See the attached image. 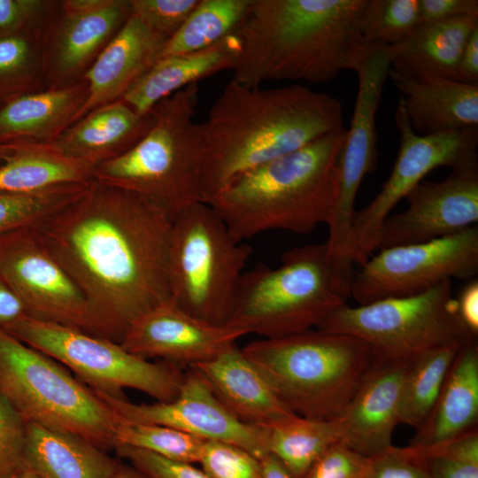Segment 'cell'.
<instances>
[{
    "instance_id": "cell-1",
    "label": "cell",
    "mask_w": 478,
    "mask_h": 478,
    "mask_svg": "<svg viewBox=\"0 0 478 478\" xmlns=\"http://www.w3.org/2000/svg\"><path fill=\"white\" fill-rule=\"evenodd\" d=\"M173 219L161 203L93 179L34 227L84 293L104 337L120 343L135 320L170 300Z\"/></svg>"
},
{
    "instance_id": "cell-2",
    "label": "cell",
    "mask_w": 478,
    "mask_h": 478,
    "mask_svg": "<svg viewBox=\"0 0 478 478\" xmlns=\"http://www.w3.org/2000/svg\"><path fill=\"white\" fill-rule=\"evenodd\" d=\"M200 200L246 173L343 129L335 96L301 84L262 89L231 80L198 123Z\"/></svg>"
},
{
    "instance_id": "cell-3",
    "label": "cell",
    "mask_w": 478,
    "mask_h": 478,
    "mask_svg": "<svg viewBox=\"0 0 478 478\" xmlns=\"http://www.w3.org/2000/svg\"><path fill=\"white\" fill-rule=\"evenodd\" d=\"M366 0H251L235 32V81L324 83L355 71L368 47L361 34Z\"/></svg>"
},
{
    "instance_id": "cell-4",
    "label": "cell",
    "mask_w": 478,
    "mask_h": 478,
    "mask_svg": "<svg viewBox=\"0 0 478 478\" xmlns=\"http://www.w3.org/2000/svg\"><path fill=\"white\" fill-rule=\"evenodd\" d=\"M341 129L235 180L210 204L240 242L280 229L312 233L328 224L339 196Z\"/></svg>"
},
{
    "instance_id": "cell-5",
    "label": "cell",
    "mask_w": 478,
    "mask_h": 478,
    "mask_svg": "<svg viewBox=\"0 0 478 478\" xmlns=\"http://www.w3.org/2000/svg\"><path fill=\"white\" fill-rule=\"evenodd\" d=\"M241 349L291 412L327 420L343 415L374 359L363 340L318 328Z\"/></svg>"
},
{
    "instance_id": "cell-6",
    "label": "cell",
    "mask_w": 478,
    "mask_h": 478,
    "mask_svg": "<svg viewBox=\"0 0 478 478\" xmlns=\"http://www.w3.org/2000/svg\"><path fill=\"white\" fill-rule=\"evenodd\" d=\"M326 243L295 247L276 268L258 264L244 271L226 325L271 339L319 325L346 304Z\"/></svg>"
},
{
    "instance_id": "cell-7",
    "label": "cell",
    "mask_w": 478,
    "mask_h": 478,
    "mask_svg": "<svg viewBox=\"0 0 478 478\" xmlns=\"http://www.w3.org/2000/svg\"><path fill=\"white\" fill-rule=\"evenodd\" d=\"M198 93L194 83L157 103L145 136L125 154L97 166L93 179L150 197L173 217L201 202L200 139L194 120Z\"/></svg>"
},
{
    "instance_id": "cell-8",
    "label": "cell",
    "mask_w": 478,
    "mask_h": 478,
    "mask_svg": "<svg viewBox=\"0 0 478 478\" xmlns=\"http://www.w3.org/2000/svg\"><path fill=\"white\" fill-rule=\"evenodd\" d=\"M0 395L26 421L114 448L119 416L66 367L2 328Z\"/></svg>"
},
{
    "instance_id": "cell-9",
    "label": "cell",
    "mask_w": 478,
    "mask_h": 478,
    "mask_svg": "<svg viewBox=\"0 0 478 478\" xmlns=\"http://www.w3.org/2000/svg\"><path fill=\"white\" fill-rule=\"evenodd\" d=\"M252 248L237 241L208 204L197 202L172 223L170 301L204 322L226 325Z\"/></svg>"
},
{
    "instance_id": "cell-10",
    "label": "cell",
    "mask_w": 478,
    "mask_h": 478,
    "mask_svg": "<svg viewBox=\"0 0 478 478\" xmlns=\"http://www.w3.org/2000/svg\"><path fill=\"white\" fill-rule=\"evenodd\" d=\"M51 357L93 391L126 397L125 389L170 402L179 393L184 372L127 351L119 342L83 330L25 316L4 328Z\"/></svg>"
},
{
    "instance_id": "cell-11",
    "label": "cell",
    "mask_w": 478,
    "mask_h": 478,
    "mask_svg": "<svg viewBox=\"0 0 478 478\" xmlns=\"http://www.w3.org/2000/svg\"><path fill=\"white\" fill-rule=\"evenodd\" d=\"M317 328L356 336L371 347L374 356L403 361L436 348L477 340L458 318L451 281L416 296L356 307L344 304Z\"/></svg>"
},
{
    "instance_id": "cell-12",
    "label": "cell",
    "mask_w": 478,
    "mask_h": 478,
    "mask_svg": "<svg viewBox=\"0 0 478 478\" xmlns=\"http://www.w3.org/2000/svg\"><path fill=\"white\" fill-rule=\"evenodd\" d=\"M400 147L392 171L377 196L356 211L346 241V257L362 266L376 251V237L390 211L432 170L478 164V129L419 135L400 101L395 111Z\"/></svg>"
},
{
    "instance_id": "cell-13",
    "label": "cell",
    "mask_w": 478,
    "mask_h": 478,
    "mask_svg": "<svg viewBox=\"0 0 478 478\" xmlns=\"http://www.w3.org/2000/svg\"><path fill=\"white\" fill-rule=\"evenodd\" d=\"M478 273V228L432 241L380 250L353 274L351 296L359 305L426 292L452 278Z\"/></svg>"
},
{
    "instance_id": "cell-14",
    "label": "cell",
    "mask_w": 478,
    "mask_h": 478,
    "mask_svg": "<svg viewBox=\"0 0 478 478\" xmlns=\"http://www.w3.org/2000/svg\"><path fill=\"white\" fill-rule=\"evenodd\" d=\"M0 276L28 317L104 337L84 293L34 226L0 235Z\"/></svg>"
},
{
    "instance_id": "cell-15",
    "label": "cell",
    "mask_w": 478,
    "mask_h": 478,
    "mask_svg": "<svg viewBox=\"0 0 478 478\" xmlns=\"http://www.w3.org/2000/svg\"><path fill=\"white\" fill-rule=\"evenodd\" d=\"M386 47H370L356 70L358 92L350 128L338 158L339 196L327 224L326 242L332 260L348 263L346 241L355 213L358 189L367 173L376 168L378 157L375 116L389 74Z\"/></svg>"
},
{
    "instance_id": "cell-16",
    "label": "cell",
    "mask_w": 478,
    "mask_h": 478,
    "mask_svg": "<svg viewBox=\"0 0 478 478\" xmlns=\"http://www.w3.org/2000/svg\"><path fill=\"white\" fill-rule=\"evenodd\" d=\"M94 392L125 420L163 425L203 440L227 442L259 459L269 453L267 428L251 426L236 419L193 367L184 372L179 393L170 402L135 404L126 397Z\"/></svg>"
},
{
    "instance_id": "cell-17",
    "label": "cell",
    "mask_w": 478,
    "mask_h": 478,
    "mask_svg": "<svg viewBox=\"0 0 478 478\" xmlns=\"http://www.w3.org/2000/svg\"><path fill=\"white\" fill-rule=\"evenodd\" d=\"M405 198V211L388 216L381 225L376 250L425 243L475 226L478 164L452 169L441 181L423 180Z\"/></svg>"
},
{
    "instance_id": "cell-18",
    "label": "cell",
    "mask_w": 478,
    "mask_h": 478,
    "mask_svg": "<svg viewBox=\"0 0 478 478\" xmlns=\"http://www.w3.org/2000/svg\"><path fill=\"white\" fill-rule=\"evenodd\" d=\"M132 15L130 0H64L45 42V89L82 79Z\"/></svg>"
},
{
    "instance_id": "cell-19",
    "label": "cell",
    "mask_w": 478,
    "mask_h": 478,
    "mask_svg": "<svg viewBox=\"0 0 478 478\" xmlns=\"http://www.w3.org/2000/svg\"><path fill=\"white\" fill-rule=\"evenodd\" d=\"M243 335L227 325L198 320L169 300L135 320L120 343L141 358L189 368L217 357Z\"/></svg>"
},
{
    "instance_id": "cell-20",
    "label": "cell",
    "mask_w": 478,
    "mask_h": 478,
    "mask_svg": "<svg viewBox=\"0 0 478 478\" xmlns=\"http://www.w3.org/2000/svg\"><path fill=\"white\" fill-rule=\"evenodd\" d=\"M409 362L374 356L340 417L343 443L369 458L393 445V432L400 423V397Z\"/></svg>"
},
{
    "instance_id": "cell-21",
    "label": "cell",
    "mask_w": 478,
    "mask_h": 478,
    "mask_svg": "<svg viewBox=\"0 0 478 478\" xmlns=\"http://www.w3.org/2000/svg\"><path fill=\"white\" fill-rule=\"evenodd\" d=\"M167 41L132 14L83 75L89 96L73 123L121 99L160 58Z\"/></svg>"
},
{
    "instance_id": "cell-22",
    "label": "cell",
    "mask_w": 478,
    "mask_h": 478,
    "mask_svg": "<svg viewBox=\"0 0 478 478\" xmlns=\"http://www.w3.org/2000/svg\"><path fill=\"white\" fill-rule=\"evenodd\" d=\"M192 367L223 406L245 424L269 428L295 414L281 403L260 370L237 344Z\"/></svg>"
},
{
    "instance_id": "cell-23",
    "label": "cell",
    "mask_w": 478,
    "mask_h": 478,
    "mask_svg": "<svg viewBox=\"0 0 478 478\" xmlns=\"http://www.w3.org/2000/svg\"><path fill=\"white\" fill-rule=\"evenodd\" d=\"M153 123L150 112L140 114L120 99L89 112L50 145L95 169L135 147Z\"/></svg>"
},
{
    "instance_id": "cell-24",
    "label": "cell",
    "mask_w": 478,
    "mask_h": 478,
    "mask_svg": "<svg viewBox=\"0 0 478 478\" xmlns=\"http://www.w3.org/2000/svg\"><path fill=\"white\" fill-rule=\"evenodd\" d=\"M406 118L422 135L478 129V85L454 80H416L389 70Z\"/></svg>"
},
{
    "instance_id": "cell-25",
    "label": "cell",
    "mask_w": 478,
    "mask_h": 478,
    "mask_svg": "<svg viewBox=\"0 0 478 478\" xmlns=\"http://www.w3.org/2000/svg\"><path fill=\"white\" fill-rule=\"evenodd\" d=\"M88 96V81L81 79L3 103L0 104V143H53L73 124Z\"/></svg>"
},
{
    "instance_id": "cell-26",
    "label": "cell",
    "mask_w": 478,
    "mask_h": 478,
    "mask_svg": "<svg viewBox=\"0 0 478 478\" xmlns=\"http://www.w3.org/2000/svg\"><path fill=\"white\" fill-rule=\"evenodd\" d=\"M478 16L420 23L401 42L386 47L389 69L416 80H457L463 49Z\"/></svg>"
},
{
    "instance_id": "cell-27",
    "label": "cell",
    "mask_w": 478,
    "mask_h": 478,
    "mask_svg": "<svg viewBox=\"0 0 478 478\" xmlns=\"http://www.w3.org/2000/svg\"><path fill=\"white\" fill-rule=\"evenodd\" d=\"M478 344H463L450 368L436 402L408 446L430 447L477 429Z\"/></svg>"
},
{
    "instance_id": "cell-28",
    "label": "cell",
    "mask_w": 478,
    "mask_h": 478,
    "mask_svg": "<svg viewBox=\"0 0 478 478\" xmlns=\"http://www.w3.org/2000/svg\"><path fill=\"white\" fill-rule=\"evenodd\" d=\"M239 49L236 35H231L198 51L161 58L121 100L136 112L146 114L176 91L221 71L233 70Z\"/></svg>"
},
{
    "instance_id": "cell-29",
    "label": "cell",
    "mask_w": 478,
    "mask_h": 478,
    "mask_svg": "<svg viewBox=\"0 0 478 478\" xmlns=\"http://www.w3.org/2000/svg\"><path fill=\"white\" fill-rule=\"evenodd\" d=\"M119 462L84 438L27 421L25 471L42 478H111Z\"/></svg>"
},
{
    "instance_id": "cell-30",
    "label": "cell",
    "mask_w": 478,
    "mask_h": 478,
    "mask_svg": "<svg viewBox=\"0 0 478 478\" xmlns=\"http://www.w3.org/2000/svg\"><path fill=\"white\" fill-rule=\"evenodd\" d=\"M16 143L13 153L0 166V192L30 193L93 180V167L64 156L50 144Z\"/></svg>"
},
{
    "instance_id": "cell-31",
    "label": "cell",
    "mask_w": 478,
    "mask_h": 478,
    "mask_svg": "<svg viewBox=\"0 0 478 478\" xmlns=\"http://www.w3.org/2000/svg\"><path fill=\"white\" fill-rule=\"evenodd\" d=\"M267 428L268 452L293 478H304L318 459L342 442L341 420L291 414Z\"/></svg>"
},
{
    "instance_id": "cell-32",
    "label": "cell",
    "mask_w": 478,
    "mask_h": 478,
    "mask_svg": "<svg viewBox=\"0 0 478 478\" xmlns=\"http://www.w3.org/2000/svg\"><path fill=\"white\" fill-rule=\"evenodd\" d=\"M461 346L436 348L409 362L400 397V423L417 429L427 420Z\"/></svg>"
},
{
    "instance_id": "cell-33",
    "label": "cell",
    "mask_w": 478,
    "mask_h": 478,
    "mask_svg": "<svg viewBox=\"0 0 478 478\" xmlns=\"http://www.w3.org/2000/svg\"><path fill=\"white\" fill-rule=\"evenodd\" d=\"M50 26L0 36V104L46 89L45 42Z\"/></svg>"
},
{
    "instance_id": "cell-34",
    "label": "cell",
    "mask_w": 478,
    "mask_h": 478,
    "mask_svg": "<svg viewBox=\"0 0 478 478\" xmlns=\"http://www.w3.org/2000/svg\"><path fill=\"white\" fill-rule=\"evenodd\" d=\"M251 0H199L187 20L166 43L161 58L198 51L235 35Z\"/></svg>"
},
{
    "instance_id": "cell-35",
    "label": "cell",
    "mask_w": 478,
    "mask_h": 478,
    "mask_svg": "<svg viewBox=\"0 0 478 478\" xmlns=\"http://www.w3.org/2000/svg\"><path fill=\"white\" fill-rule=\"evenodd\" d=\"M204 443V440L173 428L131 422L119 417L114 447L130 446L170 460L193 464L199 462Z\"/></svg>"
},
{
    "instance_id": "cell-36",
    "label": "cell",
    "mask_w": 478,
    "mask_h": 478,
    "mask_svg": "<svg viewBox=\"0 0 478 478\" xmlns=\"http://www.w3.org/2000/svg\"><path fill=\"white\" fill-rule=\"evenodd\" d=\"M88 185L65 184L30 193L0 192V235L37 225L80 197Z\"/></svg>"
},
{
    "instance_id": "cell-37",
    "label": "cell",
    "mask_w": 478,
    "mask_h": 478,
    "mask_svg": "<svg viewBox=\"0 0 478 478\" xmlns=\"http://www.w3.org/2000/svg\"><path fill=\"white\" fill-rule=\"evenodd\" d=\"M420 0H366L361 34L368 47H389L407 38L419 25Z\"/></svg>"
},
{
    "instance_id": "cell-38",
    "label": "cell",
    "mask_w": 478,
    "mask_h": 478,
    "mask_svg": "<svg viewBox=\"0 0 478 478\" xmlns=\"http://www.w3.org/2000/svg\"><path fill=\"white\" fill-rule=\"evenodd\" d=\"M408 447L431 478H478L477 429L430 447Z\"/></svg>"
},
{
    "instance_id": "cell-39",
    "label": "cell",
    "mask_w": 478,
    "mask_h": 478,
    "mask_svg": "<svg viewBox=\"0 0 478 478\" xmlns=\"http://www.w3.org/2000/svg\"><path fill=\"white\" fill-rule=\"evenodd\" d=\"M198 463L210 478H261L260 459L227 442L204 440Z\"/></svg>"
},
{
    "instance_id": "cell-40",
    "label": "cell",
    "mask_w": 478,
    "mask_h": 478,
    "mask_svg": "<svg viewBox=\"0 0 478 478\" xmlns=\"http://www.w3.org/2000/svg\"><path fill=\"white\" fill-rule=\"evenodd\" d=\"M61 1L0 0V36L49 27Z\"/></svg>"
},
{
    "instance_id": "cell-41",
    "label": "cell",
    "mask_w": 478,
    "mask_h": 478,
    "mask_svg": "<svg viewBox=\"0 0 478 478\" xmlns=\"http://www.w3.org/2000/svg\"><path fill=\"white\" fill-rule=\"evenodd\" d=\"M27 421L0 395V478H12L25 471Z\"/></svg>"
},
{
    "instance_id": "cell-42",
    "label": "cell",
    "mask_w": 478,
    "mask_h": 478,
    "mask_svg": "<svg viewBox=\"0 0 478 478\" xmlns=\"http://www.w3.org/2000/svg\"><path fill=\"white\" fill-rule=\"evenodd\" d=\"M198 3L199 0H130L132 14L167 40L178 32Z\"/></svg>"
},
{
    "instance_id": "cell-43",
    "label": "cell",
    "mask_w": 478,
    "mask_h": 478,
    "mask_svg": "<svg viewBox=\"0 0 478 478\" xmlns=\"http://www.w3.org/2000/svg\"><path fill=\"white\" fill-rule=\"evenodd\" d=\"M372 463L343 442L329 447L304 478H366Z\"/></svg>"
},
{
    "instance_id": "cell-44",
    "label": "cell",
    "mask_w": 478,
    "mask_h": 478,
    "mask_svg": "<svg viewBox=\"0 0 478 478\" xmlns=\"http://www.w3.org/2000/svg\"><path fill=\"white\" fill-rule=\"evenodd\" d=\"M116 453L128 460L146 478H210L202 469L190 463L167 459L152 452L126 446L116 445Z\"/></svg>"
},
{
    "instance_id": "cell-45",
    "label": "cell",
    "mask_w": 478,
    "mask_h": 478,
    "mask_svg": "<svg viewBox=\"0 0 478 478\" xmlns=\"http://www.w3.org/2000/svg\"><path fill=\"white\" fill-rule=\"evenodd\" d=\"M366 478H431L421 460L408 447L390 448L372 458Z\"/></svg>"
},
{
    "instance_id": "cell-46",
    "label": "cell",
    "mask_w": 478,
    "mask_h": 478,
    "mask_svg": "<svg viewBox=\"0 0 478 478\" xmlns=\"http://www.w3.org/2000/svg\"><path fill=\"white\" fill-rule=\"evenodd\" d=\"M478 16L477 0H420L419 24Z\"/></svg>"
},
{
    "instance_id": "cell-47",
    "label": "cell",
    "mask_w": 478,
    "mask_h": 478,
    "mask_svg": "<svg viewBox=\"0 0 478 478\" xmlns=\"http://www.w3.org/2000/svg\"><path fill=\"white\" fill-rule=\"evenodd\" d=\"M456 299V312L466 330L474 337L478 336V281L473 280L461 290Z\"/></svg>"
},
{
    "instance_id": "cell-48",
    "label": "cell",
    "mask_w": 478,
    "mask_h": 478,
    "mask_svg": "<svg viewBox=\"0 0 478 478\" xmlns=\"http://www.w3.org/2000/svg\"><path fill=\"white\" fill-rule=\"evenodd\" d=\"M457 80L478 85V28L471 34L463 49L458 66Z\"/></svg>"
},
{
    "instance_id": "cell-49",
    "label": "cell",
    "mask_w": 478,
    "mask_h": 478,
    "mask_svg": "<svg viewBox=\"0 0 478 478\" xmlns=\"http://www.w3.org/2000/svg\"><path fill=\"white\" fill-rule=\"evenodd\" d=\"M27 316L26 308L17 295L0 276V328Z\"/></svg>"
},
{
    "instance_id": "cell-50",
    "label": "cell",
    "mask_w": 478,
    "mask_h": 478,
    "mask_svg": "<svg viewBox=\"0 0 478 478\" xmlns=\"http://www.w3.org/2000/svg\"><path fill=\"white\" fill-rule=\"evenodd\" d=\"M261 478H293L281 462L268 453L260 459Z\"/></svg>"
},
{
    "instance_id": "cell-51",
    "label": "cell",
    "mask_w": 478,
    "mask_h": 478,
    "mask_svg": "<svg viewBox=\"0 0 478 478\" xmlns=\"http://www.w3.org/2000/svg\"><path fill=\"white\" fill-rule=\"evenodd\" d=\"M111 478H146L142 473L131 465L119 462L118 466Z\"/></svg>"
},
{
    "instance_id": "cell-52",
    "label": "cell",
    "mask_w": 478,
    "mask_h": 478,
    "mask_svg": "<svg viewBox=\"0 0 478 478\" xmlns=\"http://www.w3.org/2000/svg\"><path fill=\"white\" fill-rule=\"evenodd\" d=\"M17 143H0V166L13 153Z\"/></svg>"
},
{
    "instance_id": "cell-53",
    "label": "cell",
    "mask_w": 478,
    "mask_h": 478,
    "mask_svg": "<svg viewBox=\"0 0 478 478\" xmlns=\"http://www.w3.org/2000/svg\"><path fill=\"white\" fill-rule=\"evenodd\" d=\"M12 478H42L39 475L30 472V471H23L19 473V474L15 475Z\"/></svg>"
}]
</instances>
